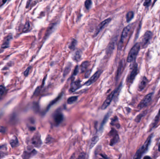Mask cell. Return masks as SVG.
<instances>
[{"label": "cell", "instance_id": "24", "mask_svg": "<svg viewBox=\"0 0 160 159\" xmlns=\"http://www.w3.org/2000/svg\"><path fill=\"white\" fill-rule=\"evenodd\" d=\"M18 144V141L16 137H15L14 138L12 139L10 141V144L12 147H16Z\"/></svg>", "mask_w": 160, "mask_h": 159}, {"label": "cell", "instance_id": "11", "mask_svg": "<svg viewBox=\"0 0 160 159\" xmlns=\"http://www.w3.org/2000/svg\"><path fill=\"white\" fill-rule=\"evenodd\" d=\"M53 119H54L55 124L56 125H59V124H60L63 120V114L59 112L55 113L53 117Z\"/></svg>", "mask_w": 160, "mask_h": 159}, {"label": "cell", "instance_id": "38", "mask_svg": "<svg viewBox=\"0 0 160 159\" xmlns=\"http://www.w3.org/2000/svg\"><path fill=\"white\" fill-rule=\"evenodd\" d=\"M90 73H91V71H90V70H88V71H87V72H86V73H85V77L86 78H87L88 77V76H89V75L90 74Z\"/></svg>", "mask_w": 160, "mask_h": 159}, {"label": "cell", "instance_id": "33", "mask_svg": "<svg viewBox=\"0 0 160 159\" xmlns=\"http://www.w3.org/2000/svg\"><path fill=\"white\" fill-rule=\"evenodd\" d=\"M70 68H71V66H67V67L66 68L64 72V76L67 75V74L68 73V72L70 70Z\"/></svg>", "mask_w": 160, "mask_h": 159}, {"label": "cell", "instance_id": "29", "mask_svg": "<svg viewBox=\"0 0 160 159\" xmlns=\"http://www.w3.org/2000/svg\"><path fill=\"white\" fill-rule=\"evenodd\" d=\"M61 96H62V95H61H61H59L58 98H57L55 99L54 100L52 101V102L50 104V105H48V108H47V109H49V108H50V107L52 105H54L55 103H56L59 100V99L61 98Z\"/></svg>", "mask_w": 160, "mask_h": 159}, {"label": "cell", "instance_id": "7", "mask_svg": "<svg viewBox=\"0 0 160 159\" xmlns=\"http://www.w3.org/2000/svg\"><path fill=\"white\" fill-rule=\"evenodd\" d=\"M114 96H115V91L111 92L109 95V96L107 97V98L105 100L102 106V109L105 110L109 106Z\"/></svg>", "mask_w": 160, "mask_h": 159}, {"label": "cell", "instance_id": "2", "mask_svg": "<svg viewBox=\"0 0 160 159\" xmlns=\"http://www.w3.org/2000/svg\"><path fill=\"white\" fill-rule=\"evenodd\" d=\"M133 24H129L127 26H126V27H125L123 29L121 34L120 40L118 45L119 49H121L122 48V47L123 46V44L125 43V42H126L128 38H129V35L130 34L131 31L133 28Z\"/></svg>", "mask_w": 160, "mask_h": 159}, {"label": "cell", "instance_id": "6", "mask_svg": "<svg viewBox=\"0 0 160 159\" xmlns=\"http://www.w3.org/2000/svg\"><path fill=\"white\" fill-rule=\"evenodd\" d=\"M31 144L36 147L38 148L42 145V140L41 136L38 133H37L34 135L32 138L31 139Z\"/></svg>", "mask_w": 160, "mask_h": 159}, {"label": "cell", "instance_id": "10", "mask_svg": "<svg viewBox=\"0 0 160 159\" xmlns=\"http://www.w3.org/2000/svg\"><path fill=\"white\" fill-rule=\"evenodd\" d=\"M110 134L112 135V138L111 139L110 141V145L113 146L118 142L119 140V137L117 134V132L115 129H113L110 132Z\"/></svg>", "mask_w": 160, "mask_h": 159}, {"label": "cell", "instance_id": "21", "mask_svg": "<svg viewBox=\"0 0 160 159\" xmlns=\"http://www.w3.org/2000/svg\"><path fill=\"white\" fill-rule=\"evenodd\" d=\"M7 151V147L5 145H0V159L5 155V152Z\"/></svg>", "mask_w": 160, "mask_h": 159}, {"label": "cell", "instance_id": "37", "mask_svg": "<svg viewBox=\"0 0 160 159\" xmlns=\"http://www.w3.org/2000/svg\"><path fill=\"white\" fill-rule=\"evenodd\" d=\"M85 155L84 154H81L80 155H79V156L76 159H84Z\"/></svg>", "mask_w": 160, "mask_h": 159}, {"label": "cell", "instance_id": "13", "mask_svg": "<svg viewBox=\"0 0 160 159\" xmlns=\"http://www.w3.org/2000/svg\"><path fill=\"white\" fill-rule=\"evenodd\" d=\"M110 21H111V19L110 18H108V19H107L106 20H105V21H103L102 22H101V23L99 24L98 26V28H97V32L96 33V35H97L100 32L101 30L103 29L106 25H107Z\"/></svg>", "mask_w": 160, "mask_h": 159}, {"label": "cell", "instance_id": "39", "mask_svg": "<svg viewBox=\"0 0 160 159\" xmlns=\"http://www.w3.org/2000/svg\"><path fill=\"white\" fill-rule=\"evenodd\" d=\"M5 132V128H4V127H0V132L1 133H4Z\"/></svg>", "mask_w": 160, "mask_h": 159}, {"label": "cell", "instance_id": "27", "mask_svg": "<svg viewBox=\"0 0 160 159\" xmlns=\"http://www.w3.org/2000/svg\"><path fill=\"white\" fill-rule=\"evenodd\" d=\"M6 91V89L3 85H1L0 86V99L2 98Z\"/></svg>", "mask_w": 160, "mask_h": 159}, {"label": "cell", "instance_id": "9", "mask_svg": "<svg viewBox=\"0 0 160 159\" xmlns=\"http://www.w3.org/2000/svg\"><path fill=\"white\" fill-rule=\"evenodd\" d=\"M137 73H138V65H137V64L136 63L133 68L132 71H131L130 75L128 77V80L129 82L131 83H133V82L135 79V77L137 74Z\"/></svg>", "mask_w": 160, "mask_h": 159}, {"label": "cell", "instance_id": "8", "mask_svg": "<svg viewBox=\"0 0 160 159\" xmlns=\"http://www.w3.org/2000/svg\"><path fill=\"white\" fill-rule=\"evenodd\" d=\"M101 72L100 71H97L89 79L88 81L86 82L85 84L87 86H89V85L94 83L95 81H96L99 76L101 74Z\"/></svg>", "mask_w": 160, "mask_h": 159}, {"label": "cell", "instance_id": "20", "mask_svg": "<svg viewBox=\"0 0 160 159\" xmlns=\"http://www.w3.org/2000/svg\"><path fill=\"white\" fill-rule=\"evenodd\" d=\"M88 65H89V62L88 61H85L84 62H83L80 66V71L81 72L85 71L88 67Z\"/></svg>", "mask_w": 160, "mask_h": 159}, {"label": "cell", "instance_id": "42", "mask_svg": "<svg viewBox=\"0 0 160 159\" xmlns=\"http://www.w3.org/2000/svg\"><path fill=\"white\" fill-rule=\"evenodd\" d=\"M160 146H159V148H160Z\"/></svg>", "mask_w": 160, "mask_h": 159}, {"label": "cell", "instance_id": "4", "mask_svg": "<svg viewBox=\"0 0 160 159\" xmlns=\"http://www.w3.org/2000/svg\"><path fill=\"white\" fill-rule=\"evenodd\" d=\"M152 35H153V34L151 31L148 30L143 35V38L141 40L140 46L141 45L143 48H145L147 46V44L149 42L150 39H151Z\"/></svg>", "mask_w": 160, "mask_h": 159}, {"label": "cell", "instance_id": "40", "mask_svg": "<svg viewBox=\"0 0 160 159\" xmlns=\"http://www.w3.org/2000/svg\"><path fill=\"white\" fill-rule=\"evenodd\" d=\"M143 159H152L149 156H144V157L143 158Z\"/></svg>", "mask_w": 160, "mask_h": 159}, {"label": "cell", "instance_id": "5", "mask_svg": "<svg viewBox=\"0 0 160 159\" xmlns=\"http://www.w3.org/2000/svg\"><path fill=\"white\" fill-rule=\"evenodd\" d=\"M153 95V93H149L143 98V99L139 103V105L138 106V107L139 109H142L147 106L148 104L151 100Z\"/></svg>", "mask_w": 160, "mask_h": 159}, {"label": "cell", "instance_id": "30", "mask_svg": "<svg viewBox=\"0 0 160 159\" xmlns=\"http://www.w3.org/2000/svg\"><path fill=\"white\" fill-rule=\"evenodd\" d=\"M91 3H92V1L90 0H87L85 2V6L87 9H89L90 8Z\"/></svg>", "mask_w": 160, "mask_h": 159}, {"label": "cell", "instance_id": "17", "mask_svg": "<svg viewBox=\"0 0 160 159\" xmlns=\"http://www.w3.org/2000/svg\"><path fill=\"white\" fill-rule=\"evenodd\" d=\"M81 51L80 50H76L73 55V59L76 62H78L80 60V59L81 58Z\"/></svg>", "mask_w": 160, "mask_h": 159}, {"label": "cell", "instance_id": "22", "mask_svg": "<svg viewBox=\"0 0 160 159\" xmlns=\"http://www.w3.org/2000/svg\"><path fill=\"white\" fill-rule=\"evenodd\" d=\"M109 117V113H108L106 115H105V117L104 118L103 121L101 123V125H100V130H102V129L103 128L104 126L105 125V123L107 122V121H108V119Z\"/></svg>", "mask_w": 160, "mask_h": 159}, {"label": "cell", "instance_id": "31", "mask_svg": "<svg viewBox=\"0 0 160 159\" xmlns=\"http://www.w3.org/2000/svg\"><path fill=\"white\" fill-rule=\"evenodd\" d=\"M29 28H30V24H29V22H27L26 23H25V26L24 27V28L23 29V31L24 32H27L29 29Z\"/></svg>", "mask_w": 160, "mask_h": 159}, {"label": "cell", "instance_id": "34", "mask_svg": "<svg viewBox=\"0 0 160 159\" xmlns=\"http://www.w3.org/2000/svg\"><path fill=\"white\" fill-rule=\"evenodd\" d=\"M151 0H146L144 3V6L146 7H148L150 4H151Z\"/></svg>", "mask_w": 160, "mask_h": 159}, {"label": "cell", "instance_id": "15", "mask_svg": "<svg viewBox=\"0 0 160 159\" xmlns=\"http://www.w3.org/2000/svg\"><path fill=\"white\" fill-rule=\"evenodd\" d=\"M80 81H76L73 82L70 86V91L71 92H75L77 89L80 88Z\"/></svg>", "mask_w": 160, "mask_h": 159}, {"label": "cell", "instance_id": "16", "mask_svg": "<svg viewBox=\"0 0 160 159\" xmlns=\"http://www.w3.org/2000/svg\"><path fill=\"white\" fill-rule=\"evenodd\" d=\"M124 66H125V63L124 60H122L119 63V65L118 68V71H117V79H118V78L121 75L122 72L123 71V70L124 69Z\"/></svg>", "mask_w": 160, "mask_h": 159}, {"label": "cell", "instance_id": "28", "mask_svg": "<svg viewBox=\"0 0 160 159\" xmlns=\"http://www.w3.org/2000/svg\"><path fill=\"white\" fill-rule=\"evenodd\" d=\"M145 114H146V113H145L144 112H143V113H140V114H139V115H138L136 117V119H135V121H136V122H140L141 119V118L144 116V115H145Z\"/></svg>", "mask_w": 160, "mask_h": 159}, {"label": "cell", "instance_id": "41", "mask_svg": "<svg viewBox=\"0 0 160 159\" xmlns=\"http://www.w3.org/2000/svg\"><path fill=\"white\" fill-rule=\"evenodd\" d=\"M75 159V158H74V156L73 155V156H72L71 158H70V159Z\"/></svg>", "mask_w": 160, "mask_h": 159}, {"label": "cell", "instance_id": "12", "mask_svg": "<svg viewBox=\"0 0 160 159\" xmlns=\"http://www.w3.org/2000/svg\"><path fill=\"white\" fill-rule=\"evenodd\" d=\"M11 38H12L11 35H9L8 36V37H7L5 41H4L3 44L1 46V48L0 49V53H1L5 49L8 48L9 45V42H10V41Z\"/></svg>", "mask_w": 160, "mask_h": 159}, {"label": "cell", "instance_id": "26", "mask_svg": "<svg viewBox=\"0 0 160 159\" xmlns=\"http://www.w3.org/2000/svg\"><path fill=\"white\" fill-rule=\"evenodd\" d=\"M36 151H32L30 153H27L25 152V154L23 155V157H24V159H29L30 157L32 155H34V152Z\"/></svg>", "mask_w": 160, "mask_h": 159}, {"label": "cell", "instance_id": "14", "mask_svg": "<svg viewBox=\"0 0 160 159\" xmlns=\"http://www.w3.org/2000/svg\"><path fill=\"white\" fill-rule=\"evenodd\" d=\"M148 83V80L146 77H143L140 80L139 84V88L140 90H143L146 87Z\"/></svg>", "mask_w": 160, "mask_h": 159}, {"label": "cell", "instance_id": "35", "mask_svg": "<svg viewBox=\"0 0 160 159\" xmlns=\"http://www.w3.org/2000/svg\"><path fill=\"white\" fill-rule=\"evenodd\" d=\"M30 67H28L26 70H25V72H24V75H25V76H27L28 75H29V70H30Z\"/></svg>", "mask_w": 160, "mask_h": 159}, {"label": "cell", "instance_id": "18", "mask_svg": "<svg viewBox=\"0 0 160 159\" xmlns=\"http://www.w3.org/2000/svg\"><path fill=\"white\" fill-rule=\"evenodd\" d=\"M160 119V110L158 112V113L157 114V115L156 116V117L155 118V119H154L153 122L151 124V129H153L157 124L158 122L159 121Z\"/></svg>", "mask_w": 160, "mask_h": 159}, {"label": "cell", "instance_id": "32", "mask_svg": "<svg viewBox=\"0 0 160 159\" xmlns=\"http://www.w3.org/2000/svg\"><path fill=\"white\" fill-rule=\"evenodd\" d=\"M76 40L73 39L71 42V43H70V44L69 45V48L70 49H74L75 47V46H76Z\"/></svg>", "mask_w": 160, "mask_h": 159}, {"label": "cell", "instance_id": "3", "mask_svg": "<svg viewBox=\"0 0 160 159\" xmlns=\"http://www.w3.org/2000/svg\"><path fill=\"white\" fill-rule=\"evenodd\" d=\"M140 48V43L139 42H137L134 45L131 49L127 59V62L128 63L132 62L134 60L137 55L138 54L139 50Z\"/></svg>", "mask_w": 160, "mask_h": 159}, {"label": "cell", "instance_id": "36", "mask_svg": "<svg viewBox=\"0 0 160 159\" xmlns=\"http://www.w3.org/2000/svg\"><path fill=\"white\" fill-rule=\"evenodd\" d=\"M78 71H79V68H78V66H77L76 67V69H75V71H74L73 75L74 76L76 75V74H77L78 73Z\"/></svg>", "mask_w": 160, "mask_h": 159}, {"label": "cell", "instance_id": "1", "mask_svg": "<svg viewBox=\"0 0 160 159\" xmlns=\"http://www.w3.org/2000/svg\"><path fill=\"white\" fill-rule=\"evenodd\" d=\"M152 136L153 134H151L150 136H149L146 141L143 144V145L140 147H139V149L137 151L133 156V159H141L142 156L147 152L148 148V147L151 142L152 138L153 137Z\"/></svg>", "mask_w": 160, "mask_h": 159}, {"label": "cell", "instance_id": "23", "mask_svg": "<svg viewBox=\"0 0 160 159\" xmlns=\"http://www.w3.org/2000/svg\"><path fill=\"white\" fill-rule=\"evenodd\" d=\"M134 17V13L133 11H129L127 13L126 15V19L127 22L130 21Z\"/></svg>", "mask_w": 160, "mask_h": 159}, {"label": "cell", "instance_id": "19", "mask_svg": "<svg viewBox=\"0 0 160 159\" xmlns=\"http://www.w3.org/2000/svg\"><path fill=\"white\" fill-rule=\"evenodd\" d=\"M98 140H99L98 136H94L91 139V142H90V146H89L90 148H93V147H94L97 144V143L98 142Z\"/></svg>", "mask_w": 160, "mask_h": 159}, {"label": "cell", "instance_id": "25", "mask_svg": "<svg viewBox=\"0 0 160 159\" xmlns=\"http://www.w3.org/2000/svg\"><path fill=\"white\" fill-rule=\"evenodd\" d=\"M78 97L77 96H73L70 97L67 99V102L69 104H72L77 100Z\"/></svg>", "mask_w": 160, "mask_h": 159}]
</instances>
